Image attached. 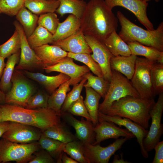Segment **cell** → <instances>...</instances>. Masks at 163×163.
Masks as SVG:
<instances>
[{
  "mask_svg": "<svg viewBox=\"0 0 163 163\" xmlns=\"http://www.w3.org/2000/svg\"><path fill=\"white\" fill-rule=\"evenodd\" d=\"M5 59L4 57L0 56V80L6 66V63L5 62Z\"/></svg>",
  "mask_w": 163,
  "mask_h": 163,
  "instance_id": "50",
  "label": "cell"
},
{
  "mask_svg": "<svg viewBox=\"0 0 163 163\" xmlns=\"http://www.w3.org/2000/svg\"><path fill=\"white\" fill-rule=\"evenodd\" d=\"M137 56L133 55L127 56H113L110 61L111 69L124 75L129 80L134 74Z\"/></svg>",
  "mask_w": 163,
  "mask_h": 163,
  "instance_id": "22",
  "label": "cell"
},
{
  "mask_svg": "<svg viewBox=\"0 0 163 163\" xmlns=\"http://www.w3.org/2000/svg\"><path fill=\"white\" fill-rule=\"evenodd\" d=\"M85 36L92 53L91 54V56L99 65L103 78L110 82L112 76L110 61L113 56L104 43L92 36L87 35Z\"/></svg>",
  "mask_w": 163,
  "mask_h": 163,
  "instance_id": "12",
  "label": "cell"
},
{
  "mask_svg": "<svg viewBox=\"0 0 163 163\" xmlns=\"http://www.w3.org/2000/svg\"><path fill=\"white\" fill-rule=\"evenodd\" d=\"M14 54L8 58L5 66L0 80V90L7 93L12 86L11 79L16 65L19 59V52Z\"/></svg>",
  "mask_w": 163,
  "mask_h": 163,
  "instance_id": "31",
  "label": "cell"
},
{
  "mask_svg": "<svg viewBox=\"0 0 163 163\" xmlns=\"http://www.w3.org/2000/svg\"><path fill=\"white\" fill-rule=\"evenodd\" d=\"M54 159L45 150L38 152L33 156L29 163H53Z\"/></svg>",
  "mask_w": 163,
  "mask_h": 163,
  "instance_id": "45",
  "label": "cell"
},
{
  "mask_svg": "<svg viewBox=\"0 0 163 163\" xmlns=\"http://www.w3.org/2000/svg\"><path fill=\"white\" fill-rule=\"evenodd\" d=\"M104 43L113 56H127L131 55L128 45L120 37L116 31L111 33Z\"/></svg>",
  "mask_w": 163,
  "mask_h": 163,
  "instance_id": "25",
  "label": "cell"
},
{
  "mask_svg": "<svg viewBox=\"0 0 163 163\" xmlns=\"http://www.w3.org/2000/svg\"><path fill=\"white\" fill-rule=\"evenodd\" d=\"M11 82V88L5 94V103L25 107L28 100L34 93L33 87L17 71L14 72Z\"/></svg>",
  "mask_w": 163,
  "mask_h": 163,
  "instance_id": "8",
  "label": "cell"
},
{
  "mask_svg": "<svg viewBox=\"0 0 163 163\" xmlns=\"http://www.w3.org/2000/svg\"><path fill=\"white\" fill-rule=\"evenodd\" d=\"M25 0H0V11L8 15L16 16L24 6Z\"/></svg>",
  "mask_w": 163,
  "mask_h": 163,
  "instance_id": "41",
  "label": "cell"
},
{
  "mask_svg": "<svg viewBox=\"0 0 163 163\" xmlns=\"http://www.w3.org/2000/svg\"><path fill=\"white\" fill-rule=\"evenodd\" d=\"M67 56L83 63L93 74L98 76L103 77L102 72L99 65L92 58L91 54L68 52Z\"/></svg>",
  "mask_w": 163,
  "mask_h": 163,
  "instance_id": "38",
  "label": "cell"
},
{
  "mask_svg": "<svg viewBox=\"0 0 163 163\" xmlns=\"http://www.w3.org/2000/svg\"><path fill=\"white\" fill-rule=\"evenodd\" d=\"M42 133L46 136L65 143L78 140L61 123L43 130Z\"/></svg>",
  "mask_w": 163,
  "mask_h": 163,
  "instance_id": "33",
  "label": "cell"
},
{
  "mask_svg": "<svg viewBox=\"0 0 163 163\" xmlns=\"http://www.w3.org/2000/svg\"><path fill=\"white\" fill-rule=\"evenodd\" d=\"M21 47V39L19 34L15 30L12 36L5 43L0 45V56L4 58L19 51Z\"/></svg>",
  "mask_w": 163,
  "mask_h": 163,
  "instance_id": "36",
  "label": "cell"
},
{
  "mask_svg": "<svg viewBox=\"0 0 163 163\" xmlns=\"http://www.w3.org/2000/svg\"><path fill=\"white\" fill-rule=\"evenodd\" d=\"M86 81L87 79L84 77L79 83L73 85L72 89L66 95L61 108V113L67 111L71 105L79 98Z\"/></svg>",
  "mask_w": 163,
  "mask_h": 163,
  "instance_id": "42",
  "label": "cell"
},
{
  "mask_svg": "<svg viewBox=\"0 0 163 163\" xmlns=\"http://www.w3.org/2000/svg\"><path fill=\"white\" fill-rule=\"evenodd\" d=\"M112 10L116 6L123 7L133 13L139 21L149 30H154L153 25L147 15V2L140 0H104Z\"/></svg>",
  "mask_w": 163,
  "mask_h": 163,
  "instance_id": "14",
  "label": "cell"
},
{
  "mask_svg": "<svg viewBox=\"0 0 163 163\" xmlns=\"http://www.w3.org/2000/svg\"><path fill=\"white\" fill-rule=\"evenodd\" d=\"M28 42L31 48L42 45L52 44L53 42V35L43 27L38 25L31 35L27 38Z\"/></svg>",
  "mask_w": 163,
  "mask_h": 163,
  "instance_id": "34",
  "label": "cell"
},
{
  "mask_svg": "<svg viewBox=\"0 0 163 163\" xmlns=\"http://www.w3.org/2000/svg\"><path fill=\"white\" fill-rule=\"evenodd\" d=\"M32 127L12 122L10 128L1 137L12 142L22 144L39 140L42 133Z\"/></svg>",
  "mask_w": 163,
  "mask_h": 163,
  "instance_id": "15",
  "label": "cell"
},
{
  "mask_svg": "<svg viewBox=\"0 0 163 163\" xmlns=\"http://www.w3.org/2000/svg\"><path fill=\"white\" fill-rule=\"evenodd\" d=\"M0 139V163L15 161L18 163L29 162L39 149L37 143H19Z\"/></svg>",
  "mask_w": 163,
  "mask_h": 163,
  "instance_id": "7",
  "label": "cell"
},
{
  "mask_svg": "<svg viewBox=\"0 0 163 163\" xmlns=\"http://www.w3.org/2000/svg\"><path fill=\"white\" fill-rule=\"evenodd\" d=\"M80 20V29L84 35L103 43L111 33L117 31L119 21L104 0H90Z\"/></svg>",
  "mask_w": 163,
  "mask_h": 163,
  "instance_id": "1",
  "label": "cell"
},
{
  "mask_svg": "<svg viewBox=\"0 0 163 163\" xmlns=\"http://www.w3.org/2000/svg\"><path fill=\"white\" fill-rule=\"evenodd\" d=\"M142 1H144V2H149L151 0H140ZM155 2H159L160 0H154Z\"/></svg>",
  "mask_w": 163,
  "mask_h": 163,
  "instance_id": "52",
  "label": "cell"
},
{
  "mask_svg": "<svg viewBox=\"0 0 163 163\" xmlns=\"http://www.w3.org/2000/svg\"><path fill=\"white\" fill-rule=\"evenodd\" d=\"M63 152L78 163H88L84 155L83 144L80 141L75 140L66 143Z\"/></svg>",
  "mask_w": 163,
  "mask_h": 163,
  "instance_id": "37",
  "label": "cell"
},
{
  "mask_svg": "<svg viewBox=\"0 0 163 163\" xmlns=\"http://www.w3.org/2000/svg\"><path fill=\"white\" fill-rule=\"evenodd\" d=\"M155 62L145 58L137 56L131 82L140 98L153 99L156 95L151 77V70Z\"/></svg>",
  "mask_w": 163,
  "mask_h": 163,
  "instance_id": "6",
  "label": "cell"
},
{
  "mask_svg": "<svg viewBox=\"0 0 163 163\" xmlns=\"http://www.w3.org/2000/svg\"><path fill=\"white\" fill-rule=\"evenodd\" d=\"M129 139L126 137L118 138L105 147L97 144H83L84 155L88 163H108L112 156Z\"/></svg>",
  "mask_w": 163,
  "mask_h": 163,
  "instance_id": "11",
  "label": "cell"
},
{
  "mask_svg": "<svg viewBox=\"0 0 163 163\" xmlns=\"http://www.w3.org/2000/svg\"><path fill=\"white\" fill-rule=\"evenodd\" d=\"M159 95L157 102L150 111L151 124L149 130L143 140L144 148L148 152L154 149L159 142L163 132V126L161 123L163 111V92Z\"/></svg>",
  "mask_w": 163,
  "mask_h": 163,
  "instance_id": "9",
  "label": "cell"
},
{
  "mask_svg": "<svg viewBox=\"0 0 163 163\" xmlns=\"http://www.w3.org/2000/svg\"><path fill=\"white\" fill-rule=\"evenodd\" d=\"M112 76L108 90L104 101L100 104L98 111L106 114L112 103L127 96L140 98L131 82L123 75L111 69Z\"/></svg>",
  "mask_w": 163,
  "mask_h": 163,
  "instance_id": "5",
  "label": "cell"
},
{
  "mask_svg": "<svg viewBox=\"0 0 163 163\" xmlns=\"http://www.w3.org/2000/svg\"><path fill=\"white\" fill-rule=\"evenodd\" d=\"M64 120L75 129L77 138L83 144H93L95 141L94 126L91 121L85 120L82 117L81 120L75 118L69 113H61Z\"/></svg>",
  "mask_w": 163,
  "mask_h": 163,
  "instance_id": "17",
  "label": "cell"
},
{
  "mask_svg": "<svg viewBox=\"0 0 163 163\" xmlns=\"http://www.w3.org/2000/svg\"><path fill=\"white\" fill-rule=\"evenodd\" d=\"M62 163H78L71 157H68L63 152L61 158Z\"/></svg>",
  "mask_w": 163,
  "mask_h": 163,
  "instance_id": "48",
  "label": "cell"
},
{
  "mask_svg": "<svg viewBox=\"0 0 163 163\" xmlns=\"http://www.w3.org/2000/svg\"><path fill=\"white\" fill-rule=\"evenodd\" d=\"M24 72L28 78L39 83L50 94L62 84L70 79L68 76L62 73L56 75L50 76L25 70Z\"/></svg>",
  "mask_w": 163,
  "mask_h": 163,
  "instance_id": "21",
  "label": "cell"
},
{
  "mask_svg": "<svg viewBox=\"0 0 163 163\" xmlns=\"http://www.w3.org/2000/svg\"><path fill=\"white\" fill-rule=\"evenodd\" d=\"M33 50L44 67L57 64L67 57L68 54V52L54 45L46 44Z\"/></svg>",
  "mask_w": 163,
  "mask_h": 163,
  "instance_id": "20",
  "label": "cell"
},
{
  "mask_svg": "<svg viewBox=\"0 0 163 163\" xmlns=\"http://www.w3.org/2000/svg\"><path fill=\"white\" fill-rule=\"evenodd\" d=\"M121 158H120L119 156L117 155H114L113 160L112 163H129L130 162L125 161L123 158V153L120 154Z\"/></svg>",
  "mask_w": 163,
  "mask_h": 163,
  "instance_id": "49",
  "label": "cell"
},
{
  "mask_svg": "<svg viewBox=\"0 0 163 163\" xmlns=\"http://www.w3.org/2000/svg\"><path fill=\"white\" fill-rule=\"evenodd\" d=\"M126 43L130 50L131 55L142 56L150 61L163 64V52L135 41Z\"/></svg>",
  "mask_w": 163,
  "mask_h": 163,
  "instance_id": "23",
  "label": "cell"
},
{
  "mask_svg": "<svg viewBox=\"0 0 163 163\" xmlns=\"http://www.w3.org/2000/svg\"><path fill=\"white\" fill-rule=\"evenodd\" d=\"M52 44L60 47L68 52L90 54L92 53L86 40L85 35L80 29L70 36L54 42Z\"/></svg>",
  "mask_w": 163,
  "mask_h": 163,
  "instance_id": "19",
  "label": "cell"
},
{
  "mask_svg": "<svg viewBox=\"0 0 163 163\" xmlns=\"http://www.w3.org/2000/svg\"></svg>",
  "mask_w": 163,
  "mask_h": 163,
  "instance_id": "54",
  "label": "cell"
},
{
  "mask_svg": "<svg viewBox=\"0 0 163 163\" xmlns=\"http://www.w3.org/2000/svg\"><path fill=\"white\" fill-rule=\"evenodd\" d=\"M117 17L121 26L118 34L126 43L135 41L163 52V22L153 30H145L132 22L120 11Z\"/></svg>",
  "mask_w": 163,
  "mask_h": 163,
  "instance_id": "4",
  "label": "cell"
},
{
  "mask_svg": "<svg viewBox=\"0 0 163 163\" xmlns=\"http://www.w3.org/2000/svg\"><path fill=\"white\" fill-rule=\"evenodd\" d=\"M71 80L70 79L62 84L49 96L48 107L61 115V110L66 95L70 90Z\"/></svg>",
  "mask_w": 163,
  "mask_h": 163,
  "instance_id": "27",
  "label": "cell"
},
{
  "mask_svg": "<svg viewBox=\"0 0 163 163\" xmlns=\"http://www.w3.org/2000/svg\"><path fill=\"white\" fill-rule=\"evenodd\" d=\"M84 77L87 82L84 84V87L91 88L104 99L109 88L110 82L105 80L103 77L94 76L90 72L85 74Z\"/></svg>",
  "mask_w": 163,
  "mask_h": 163,
  "instance_id": "35",
  "label": "cell"
},
{
  "mask_svg": "<svg viewBox=\"0 0 163 163\" xmlns=\"http://www.w3.org/2000/svg\"><path fill=\"white\" fill-rule=\"evenodd\" d=\"M15 29L18 33L21 39V54L20 59L17 70H31L34 69L43 68L44 66L30 47L22 27L18 21L14 23Z\"/></svg>",
  "mask_w": 163,
  "mask_h": 163,
  "instance_id": "10",
  "label": "cell"
},
{
  "mask_svg": "<svg viewBox=\"0 0 163 163\" xmlns=\"http://www.w3.org/2000/svg\"><path fill=\"white\" fill-rule=\"evenodd\" d=\"M49 96L41 92L32 95L28 100L26 108L35 109L48 107Z\"/></svg>",
  "mask_w": 163,
  "mask_h": 163,
  "instance_id": "43",
  "label": "cell"
},
{
  "mask_svg": "<svg viewBox=\"0 0 163 163\" xmlns=\"http://www.w3.org/2000/svg\"><path fill=\"white\" fill-rule=\"evenodd\" d=\"M59 0H25L24 6L37 15L55 12L59 5Z\"/></svg>",
  "mask_w": 163,
  "mask_h": 163,
  "instance_id": "29",
  "label": "cell"
},
{
  "mask_svg": "<svg viewBox=\"0 0 163 163\" xmlns=\"http://www.w3.org/2000/svg\"><path fill=\"white\" fill-rule=\"evenodd\" d=\"M60 23L57 14L54 12H49L40 15L37 21L38 25L43 27L53 35Z\"/></svg>",
  "mask_w": 163,
  "mask_h": 163,
  "instance_id": "39",
  "label": "cell"
},
{
  "mask_svg": "<svg viewBox=\"0 0 163 163\" xmlns=\"http://www.w3.org/2000/svg\"><path fill=\"white\" fill-rule=\"evenodd\" d=\"M73 59L67 56L57 64L46 66L43 68L46 72H56L64 74L70 77L71 85L78 84L90 70L85 66H80L75 64Z\"/></svg>",
  "mask_w": 163,
  "mask_h": 163,
  "instance_id": "13",
  "label": "cell"
},
{
  "mask_svg": "<svg viewBox=\"0 0 163 163\" xmlns=\"http://www.w3.org/2000/svg\"><path fill=\"white\" fill-rule=\"evenodd\" d=\"M67 111L71 114L81 116L88 120L91 121L90 116L84 104L83 97L81 95L71 105Z\"/></svg>",
  "mask_w": 163,
  "mask_h": 163,
  "instance_id": "44",
  "label": "cell"
},
{
  "mask_svg": "<svg viewBox=\"0 0 163 163\" xmlns=\"http://www.w3.org/2000/svg\"><path fill=\"white\" fill-rule=\"evenodd\" d=\"M16 16L17 20L22 27L28 38L37 27L39 17L24 6L21 9Z\"/></svg>",
  "mask_w": 163,
  "mask_h": 163,
  "instance_id": "32",
  "label": "cell"
},
{
  "mask_svg": "<svg viewBox=\"0 0 163 163\" xmlns=\"http://www.w3.org/2000/svg\"><path fill=\"white\" fill-rule=\"evenodd\" d=\"M1 13V12L0 11V14Z\"/></svg>",
  "mask_w": 163,
  "mask_h": 163,
  "instance_id": "53",
  "label": "cell"
},
{
  "mask_svg": "<svg viewBox=\"0 0 163 163\" xmlns=\"http://www.w3.org/2000/svg\"><path fill=\"white\" fill-rule=\"evenodd\" d=\"M155 155L152 163L163 162V141L159 142L155 146Z\"/></svg>",
  "mask_w": 163,
  "mask_h": 163,
  "instance_id": "46",
  "label": "cell"
},
{
  "mask_svg": "<svg viewBox=\"0 0 163 163\" xmlns=\"http://www.w3.org/2000/svg\"><path fill=\"white\" fill-rule=\"evenodd\" d=\"M5 94L0 90V104L5 103Z\"/></svg>",
  "mask_w": 163,
  "mask_h": 163,
  "instance_id": "51",
  "label": "cell"
},
{
  "mask_svg": "<svg viewBox=\"0 0 163 163\" xmlns=\"http://www.w3.org/2000/svg\"><path fill=\"white\" fill-rule=\"evenodd\" d=\"M98 120L110 122L120 126H123L132 133L137 139L141 149L142 156L145 158L148 157V153L143 145V140L146 136L148 130L130 120L117 116H110L98 111Z\"/></svg>",
  "mask_w": 163,
  "mask_h": 163,
  "instance_id": "16",
  "label": "cell"
},
{
  "mask_svg": "<svg viewBox=\"0 0 163 163\" xmlns=\"http://www.w3.org/2000/svg\"><path fill=\"white\" fill-rule=\"evenodd\" d=\"M151 77L156 95L163 92V64L154 63L151 70Z\"/></svg>",
  "mask_w": 163,
  "mask_h": 163,
  "instance_id": "40",
  "label": "cell"
},
{
  "mask_svg": "<svg viewBox=\"0 0 163 163\" xmlns=\"http://www.w3.org/2000/svg\"><path fill=\"white\" fill-rule=\"evenodd\" d=\"M11 123L12 122L9 121L0 122V138L4 133L10 128Z\"/></svg>",
  "mask_w": 163,
  "mask_h": 163,
  "instance_id": "47",
  "label": "cell"
},
{
  "mask_svg": "<svg viewBox=\"0 0 163 163\" xmlns=\"http://www.w3.org/2000/svg\"><path fill=\"white\" fill-rule=\"evenodd\" d=\"M61 117L48 107L31 109L12 104H0V122L19 123L43 130L60 123Z\"/></svg>",
  "mask_w": 163,
  "mask_h": 163,
  "instance_id": "2",
  "label": "cell"
},
{
  "mask_svg": "<svg viewBox=\"0 0 163 163\" xmlns=\"http://www.w3.org/2000/svg\"><path fill=\"white\" fill-rule=\"evenodd\" d=\"M86 97L84 103L94 126L99 121L98 107L101 96L90 87H85Z\"/></svg>",
  "mask_w": 163,
  "mask_h": 163,
  "instance_id": "28",
  "label": "cell"
},
{
  "mask_svg": "<svg viewBox=\"0 0 163 163\" xmlns=\"http://www.w3.org/2000/svg\"><path fill=\"white\" fill-rule=\"evenodd\" d=\"M59 5L56 12L61 16L69 14L78 18L82 17L87 3L82 0H59Z\"/></svg>",
  "mask_w": 163,
  "mask_h": 163,
  "instance_id": "26",
  "label": "cell"
},
{
  "mask_svg": "<svg viewBox=\"0 0 163 163\" xmlns=\"http://www.w3.org/2000/svg\"><path fill=\"white\" fill-rule=\"evenodd\" d=\"M95 141L93 145H97L109 139H117L120 136L129 139L135 137L134 135L126 129L118 127L112 122L99 120L98 123L94 126Z\"/></svg>",
  "mask_w": 163,
  "mask_h": 163,
  "instance_id": "18",
  "label": "cell"
},
{
  "mask_svg": "<svg viewBox=\"0 0 163 163\" xmlns=\"http://www.w3.org/2000/svg\"><path fill=\"white\" fill-rule=\"evenodd\" d=\"M39 145L47 152L57 162L62 163L61 158L66 143L49 138L41 134L39 140Z\"/></svg>",
  "mask_w": 163,
  "mask_h": 163,
  "instance_id": "30",
  "label": "cell"
},
{
  "mask_svg": "<svg viewBox=\"0 0 163 163\" xmlns=\"http://www.w3.org/2000/svg\"><path fill=\"white\" fill-rule=\"evenodd\" d=\"M80 19L75 16L69 15L62 22L59 23L53 35V42L64 39L80 29Z\"/></svg>",
  "mask_w": 163,
  "mask_h": 163,
  "instance_id": "24",
  "label": "cell"
},
{
  "mask_svg": "<svg viewBox=\"0 0 163 163\" xmlns=\"http://www.w3.org/2000/svg\"><path fill=\"white\" fill-rule=\"evenodd\" d=\"M155 103L154 99L127 96L113 102L106 114L129 119L146 129L151 118L150 112Z\"/></svg>",
  "mask_w": 163,
  "mask_h": 163,
  "instance_id": "3",
  "label": "cell"
}]
</instances>
